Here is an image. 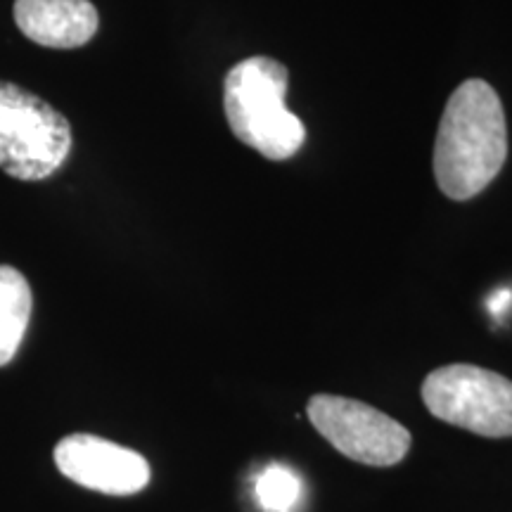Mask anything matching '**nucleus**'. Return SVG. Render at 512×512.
Returning a JSON list of instances; mask_svg holds the SVG:
<instances>
[{
    "mask_svg": "<svg viewBox=\"0 0 512 512\" xmlns=\"http://www.w3.org/2000/svg\"><path fill=\"white\" fill-rule=\"evenodd\" d=\"M508 157V126L501 98L489 83L470 79L453 91L434 145L439 190L456 202L477 197L501 174Z\"/></svg>",
    "mask_w": 512,
    "mask_h": 512,
    "instance_id": "nucleus-1",
    "label": "nucleus"
},
{
    "mask_svg": "<svg viewBox=\"0 0 512 512\" xmlns=\"http://www.w3.org/2000/svg\"><path fill=\"white\" fill-rule=\"evenodd\" d=\"M55 465L74 484L107 496H133L150 484V463L133 448L95 434H69L55 446Z\"/></svg>",
    "mask_w": 512,
    "mask_h": 512,
    "instance_id": "nucleus-6",
    "label": "nucleus"
},
{
    "mask_svg": "<svg viewBox=\"0 0 512 512\" xmlns=\"http://www.w3.org/2000/svg\"><path fill=\"white\" fill-rule=\"evenodd\" d=\"M290 74L273 57H249L235 64L223 86V110L233 136L271 162H285L302 150L306 128L287 110Z\"/></svg>",
    "mask_w": 512,
    "mask_h": 512,
    "instance_id": "nucleus-2",
    "label": "nucleus"
},
{
    "mask_svg": "<svg viewBox=\"0 0 512 512\" xmlns=\"http://www.w3.org/2000/svg\"><path fill=\"white\" fill-rule=\"evenodd\" d=\"M306 411L320 437L356 463L392 467L411 451V432L363 401L316 394Z\"/></svg>",
    "mask_w": 512,
    "mask_h": 512,
    "instance_id": "nucleus-5",
    "label": "nucleus"
},
{
    "mask_svg": "<svg viewBox=\"0 0 512 512\" xmlns=\"http://www.w3.org/2000/svg\"><path fill=\"white\" fill-rule=\"evenodd\" d=\"M422 401L441 422L479 437H512V380L470 363L432 370L422 382Z\"/></svg>",
    "mask_w": 512,
    "mask_h": 512,
    "instance_id": "nucleus-4",
    "label": "nucleus"
},
{
    "mask_svg": "<svg viewBox=\"0 0 512 512\" xmlns=\"http://www.w3.org/2000/svg\"><path fill=\"white\" fill-rule=\"evenodd\" d=\"M19 31L43 48L86 46L98 34V10L91 0H15Z\"/></svg>",
    "mask_w": 512,
    "mask_h": 512,
    "instance_id": "nucleus-7",
    "label": "nucleus"
},
{
    "mask_svg": "<svg viewBox=\"0 0 512 512\" xmlns=\"http://www.w3.org/2000/svg\"><path fill=\"white\" fill-rule=\"evenodd\" d=\"M254 498L264 512H299L304 505V482L292 467L271 463L254 477Z\"/></svg>",
    "mask_w": 512,
    "mask_h": 512,
    "instance_id": "nucleus-9",
    "label": "nucleus"
},
{
    "mask_svg": "<svg viewBox=\"0 0 512 512\" xmlns=\"http://www.w3.org/2000/svg\"><path fill=\"white\" fill-rule=\"evenodd\" d=\"M31 306V287L22 273L12 266H0V368L15 358L24 332H27Z\"/></svg>",
    "mask_w": 512,
    "mask_h": 512,
    "instance_id": "nucleus-8",
    "label": "nucleus"
},
{
    "mask_svg": "<svg viewBox=\"0 0 512 512\" xmlns=\"http://www.w3.org/2000/svg\"><path fill=\"white\" fill-rule=\"evenodd\" d=\"M72 150V128L55 107L0 81V169L19 181L53 176Z\"/></svg>",
    "mask_w": 512,
    "mask_h": 512,
    "instance_id": "nucleus-3",
    "label": "nucleus"
}]
</instances>
